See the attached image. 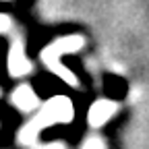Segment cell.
Here are the masks:
<instances>
[{"label":"cell","instance_id":"cell-1","mask_svg":"<svg viewBox=\"0 0 149 149\" xmlns=\"http://www.w3.org/2000/svg\"><path fill=\"white\" fill-rule=\"evenodd\" d=\"M74 118V106L66 95H56L52 100H48L37 114L21 128V135H19V141L25 145H33V141L37 139V135L42 133L44 128L54 126V124H66L72 122Z\"/></svg>","mask_w":149,"mask_h":149},{"label":"cell","instance_id":"cell-2","mask_svg":"<svg viewBox=\"0 0 149 149\" xmlns=\"http://www.w3.org/2000/svg\"><path fill=\"white\" fill-rule=\"evenodd\" d=\"M85 46V37L83 35H66V37H58L54 40L52 44H48L44 50H42V60L46 64L48 70H52L54 74H58L62 81H66L68 85L77 87L79 81L77 77L60 62V56L62 54H74L77 50H81Z\"/></svg>","mask_w":149,"mask_h":149},{"label":"cell","instance_id":"cell-3","mask_svg":"<svg viewBox=\"0 0 149 149\" xmlns=\"http://www.w3.org/2000/svg\"><path fill=\"white\" fill-rule=\"evenodd\" d=\"M8 72L10 77H25V74L31 72V62L27 60L25 56V48H23V42L17 40L10 50H8Z\"/></svg>","mask_w":149,"mask_h":149},{"label":"cell","instance_id":"cell-4","mask_svg":"<svg viewBox=\"0 0 149 149\" xmlns=\"http://www.w3.org/2000/svg\"><path fill=\"white\" fill-rule=\"evenodd\" d=\"M118 112V104L116 102H112V100H97V102H93L89 112H87V120L93 128H100L104 126L112 116H114Z\"/></svg>","mask_w":149,"mask_h":149},{"label":"cell","instance_id":"cell-5","mask_svg":"<svg viewBox=\"0 0 149 149\" xmlns=\"http://www.w3.org/2000/svg\"><path fill=\"white\" fill-rule=\"evenodd\" d=\"M10 104L15 108H19L21 112H33L40 106V97L33 91V87L29 85H19L13 93H10Z\"/></svg>","mask_w":149,"mask_h":149},{"label":"cell","instance_id":"cell-6","mask_svg":"<svg viewBox=\"0 0 149 149\" xmlns=\"http://www.w3.org/2000/svg\"><path fill=\"white\" fill-rule=\"evenodd\" d=\"M81 149H106V143H104V139H100V137H89L85 143H83V147Z\"/></svg>","mask_w":149,"mask_h":149},{"label":"cell","instance_id":"cell-7","mask_svg":"<svg viewBox=\"0 0 149 149\" xmlns=\"http://www.w3.org/2000/svg\"><path fill=\"white\" fill-rule=\"evenodd\" d=\"M13 29V19L6 13H0V33H8Z\"/></svg>","mask_w":149,"mask_h":149},{"label":"cell","instance_id":"cell-8","mask_svg":"<svg viewBox=\"0 0 149 149\" xmlns=\"http://www.w3.org/2000/svg\"><path fill=\"white\" fill-rule=\"evenodd\" d=\"M35 149H66V147L60 141H52V143H46V145H37Z\"/></svg>","mask_w":149,"mask_h":149},{"label":"cell","instance_id":"cell-9","mask_svg":"<svg viewBox=\"0 0 149 149\" xmlns=\"http://www.w3.org/2000/svg\"><path fill=\"white\" fill-rule=\"evenodd\" d=\"M0 2H8V0H0Z\"/></svg>","mask_w":149,"mask_h":149}]
</instances>
